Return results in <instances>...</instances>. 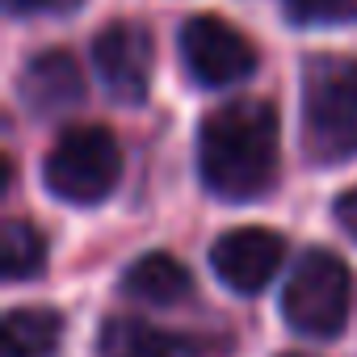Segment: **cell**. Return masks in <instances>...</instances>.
<instances>
[{"mask_svg":"<svg viewBox=\"0 0 357 357\" xmlns=\"http://www.w3.org/2000/svg\"><path fill=\"white\" fill-rule=\"evenodd\" d=\"M282 257H286V240L269 227L227 231L211 248V265L219 282L236 294H261L273 282V273L282 269Z\"/></svg>","mask_w":357,"mask_h":357,"instance_id":"cell-7","label":"cell"},{"mask_svg":"<svg viewBox=\"0 0 357 357\" xmlns=\"http://www.w3.org/2000/svg\"><path fill=\"white\" fill-rule=\"evenodd\" d=\"M303 122L319 160L357 155V55H319L307 63Z\"/></svg>","mask_w":357,"mask_h":357,"instance_id":"cell-2","label":"cell"},{"mask_svg":"<svg viewBox=\"0 0 357 357\" xmlns=\"http://www.w3.org/2000/svg\"><path fill=\"white\" fill-rule=\"evenodd\" d=\"M93 68L101 84L109 89L114 101L135 105L151 89V68H155V43L151 30L139 22H114L93 38Z\"/></svg>","mask_w":357,"mask_h":357,"instance_id":"cell-6","label":"cell"},{"mask_svg":"<svg viewBox=\"0 0 357 357\" xmlns=\"http://www.w3.org/2000/svg\"><path fill=\"white\" fill-rule=\"evenodd\" d=\"M286 357H298V353H286Z\"/></svg>","mask_w":357,"mask_h":357,"instance_id":"cell-16","label":"cell"},{"mask_svg":"<svg viewBox=\"0 0 357 357\" xmlns=\"http://www.w3.org/2000/svg\"><path fill=\"white\" fill-rule=\"evenodd\" d=\"M198 176L223 202H248L278 176V114L265 101H231L198 130Z\"/></svg>","mask_w":357,"mask_h":357,"instance_id":"cell-1","label":"cell"},{"mask_svg":"<svg viewBox=\"0 0 357 357\" xmlns=\"http://www.w3.org/2000/svg\"><path fill=\"white\" fill-rule=\"evenodd\" d=\"M286 13L307 26H328V22H357V0H282Z\"/></svg>","mask_w":357,"mask_h":357,"instance_id":"cell-13","label":"cell"},{"mask_svg":"<svg viewBox=\"0 0 357 357\" xmlns=\"http://www.w3.org/2000/svg\"><path fill=\"white\" fill-rule=\"evenodd\" d=\"M84 97V76L68 51H43L22 72V101L38 118H59Z\"/></svg>","mask_w":357,"mask_h":357,"instance_id":"cell-8","label":"cell"},{"mask_svg":"<svg viewBox=\"0 0 357 357\" xmlns=\"http://www.w3.org/2000/svg\"><path fill=\"white\" fill-rule=\"evenodd\" d=\"M122 290H126L130 298L168 307V303H185V298H190L194 278H190V269L176 261V257H168V252H147V257H139V261L126 269Z\"/></svg>","mask_w":357,"mask_h":357,"instance_id":"cell-10","label":"cell"},{"mask_svg":"<svg viewBox=\"0 0 357 357\" xmlns=\"http://www.w3.org/2000/svg\"><path fill=\"white\" fill-rule=\"evenodd\" d=\"M181 59H185V72L198 84H206V89H231V84H240V80L252 76L257 47L236 26H227L223 17L202 13V17H190L181 26Z\"/></svg>","mask_w":357,"mask_h":357,"instance_id":"cell-5","label":"cell"},{"mask_svg":"<svg viewBox=\"0 0 357 357\" xmlns=\"http://www.w3.org/2000/svg\"><path fill=\"white\" fill-rule=\"evenodd\" d=\"M336 219H340V223H344V231L357 240V185H353V190L336 202Z\"/></svg>","mask_w":357,"mask_h":357,"instance_id":"cell-15","label":"cell"},{"mask_svg":"<svg viewBox=\"0 0 357 357\" xmlns=\"http://www.w3.org/2000/svg\"><path fill=\"white\" fill-rule=\"evenodd\" d=\"M5 357H51L63 336V319L51 307H17L5 315Z\"/></svg>","mask_w":357,"mask_h":357,"instance_id":"cell-11","label":"cell"},{"mask_svg":"<svg viewBox=\"0 0 357 357\" xmlns=\"http://www.w3.org/2000/svg\"><path fill=\"white\" fill-rule=\"evenodd\" d=\"M97 353L101 357H194V344L151 328L147 319H130V315H114L101 324L97 336Z\"/></svg>","mask_w":357,"mask_h":357,"instance_id":"cell-9","label":"cell"},{"mask_svg":"<svg viewBox=\"0 0 357 357\" xmlns=\"http://www.w3.org/2000/svg\"><path fill=\"white\" fill-rule=\"evenodd\" d=\"M0 265H5V278L9 282H22V278H34L43 273L47 265V240L34 223H5V240H0Z\"/></svg>","mask_w":357,"mask_h":357,"instance_id":"cell-12","label":"cell"},{"mask_svg":"<svg viewBox=\"0 0 357 357\" xmlns=\"http://www.w3.org/2000/svg\"><path fill=\"white\" fill-rule=\"evenodd\" d=\"M9 13H63V9H76L80 0H5Z\"/></svg>","mask_w":357,"mask_h":357,"instance_id":"cell-14","label":"cell"},{"mask_svg":"<svg viewBox=\"0 0 357 357\" xmlns=\"http://www.w3.org/2000/svg\"><path fill=\"white\" fill-rule=\"evenodd\" d=\"M122 176V147L105 126H72L43 164V181L59 202L97 206Z\"/></svg>","mask_w":357,"mask_h":357,"instance_id":"cell-3","label":"cell"},{"mask_svg":"<svg viewBox=\"0 0 357 357\" xmlns=\"http://www.w3.org/2000/svg\"><path fill=\"white\" fill-rule=\"evenodd\" d=\"M349 303H353V278L349 265L328 252V248H311L303 252V261L294 265L286 290H282V315L294 332L303 336H336L349 319Z\"/></svg>","mask_w":357,"mask_h":357,"instance_id":"cell-4","label":"cell"}]
</instances>
